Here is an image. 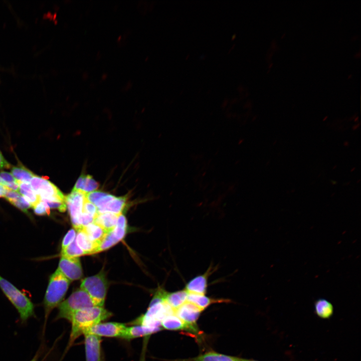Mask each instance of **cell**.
I'll return each instance as SVG.
<instances>
[{"label": "cell", "instance_id": "6da1fadb", "mask_svg": "<svg viewBox=\"0 0 361 361\" xmlns=\"http://www.w3.org/2000/svg\"><path fill=\"white\" fill-rule=\"evenodd\" d=\"M112 315V312L104 307L98 306L86 308L75 313L70 321L71 332L65 353L80 336L84 335L91 327L108 319Z\"/></svg>", "mask_w": 361, "mask_h": 361}, {"label": "cell", "instance_id": "7a4b0ae2", "mask_svg": "<svg viewBox=\"0 0 361 361\" xmlns=\"http://www.w3.org/2000/svg\"><path fill=\"white\" fill-rule=\"evenodd\" d=\"M70 283V281L58 269L50 277L43 301L45 313L44 328L51 312L63 301Z\"/></svg>", "mask_w": 361, "mask_h": 361}, {"label": "cell", "instance_id": "3957f363", "mask_svg": "<svg viewBox=\"0 0 361 361\" xmlns=\"http://www.w3.org/2000/svg\"><path fill=\"white\" fill-rule=\"evenodd\" d=\"M0 288L17 310L22 323H25L30 318L35 316L34 305L30 298L1 275Z\"/></svg>", "mask_w": 361, "mask_h": 361}, {"label": "cell", "instance_id": "277c9868", "mask_svg": "<svg viewBox=\"0 0 361 361\" xmlns=\"http://www.w3.org/2000/svg\"><path fill=\"white\" fill-rule=\"evenodd\" d=\"M94 306L96 305L88 294L80 288L59 305L58 313L55 320L64 319L70 322L75 313Z\"/></svg>", "mask_w": 361, "mask_h": 361}, {"label": "cell", "instance_id": "5b68a950", "mask_svg": "<svg viewBox=\"0 0 361 361\" xmlns=\"http://www.w3.org/2000/svg\"><path fill=\"white\" fill-rule=\"evenodd\" d=\"M80 288L85 291L96 306L104 307L108 289V282L103 272L84 278Z\"/></svg>", "mask_w": 361, "mask_h": 361}, {"label": "cell", "instance_id": "8992f818", "mask_svg": "<svg viewBox=\"0 0 361 361\" xmlns=\"http://www.w3.org/2000/svg\"><path fill=\"white\" fill-rule=\"evenodd\" d=\"M30 184L34 191L45 202H66L60 190L47 178L35 175Z\"/></svg>", "mask_w": 361, "mask_h": 361}, {"label": "cell", "instance_id": "52a82bcc", "mask_svg": "<svg viewBox=\"0 0 361 361\" xmlns=\"http://www.w3.org/2000/svg\"><path fill=\"white\" fill-rule=\"evenodd\" d=\"M127 227L126 219L122 214H121L118 216L115 227L107 233L100 243L96 253L109 249L122 240L126 233Z\"/></svg>", "mask_w": 361, "mask_h": 361}, {"label": "cell", "instance_id": "ba28073f", "mask_svg": "<svg viewBox=\"0 0 361 361\" xmlns=\"http://www.w3.org/2000/svg\"><path fill=\"white\" fill-rule=\"evenodd\" d=\"M85 194L74 191L65 197L66 206L67 205L69 214L73 228L77 231L79 229L78 220L82 215L83 206L85 200Z\"/></svg>", "mask_w": 361, "mask_h": 361}, {"label": "cell", "instance_id": "9c48e42d", "mask_svg": "<svg viewBox=\"0 0 361 361\" xmlns=\"http://www.w3.org/2000/svg\"><path fill=\"white\" fill-rule=\"evenodd\" d=\"M126 326L125 324L121 322H102L91 327L87 333L100 337L121 338Z\"/></svg>", "mask_w": 361, "mask_h": 361}, {"label": "cell", "instance_id": "30bf717a", "mask_svg": "<svg viewBox=\"0 0 361 361\" xmlns=\"http://www.w3.org/2000/svg\"><path fill=\"white\" fill-rule=\"evenodd\" d=\"M58 269L70 281L78 280L83 276L82 268L79 257L61 256Z\"/></svg>", "mask_w": 361, "mask_h": 361}, {"label": "cell", "instance_id": "8fae6325", "mask_svg": "<svg viewBox=\"0 0 361 361\" xmlns=\"http://www.w3.org/2000/svg\"><path fill=\"white\" fill-rule=\"evenodd\" d=\"M84 336L86 361H104L101 337L90 333H86Z\"/></svg>", "mask_w": 361, "mask_h": 361}, {"label": "cell", "instance_id": "7c38bea8", "mask_svg": "<svg viewBox=\"0 0 361 361\" xmlns=\"http://www.w3.org/2000/svg\"><path fill=\"white\" fill-rule=\"evenodd\" d=\"M202 311L193 304L186 301L175 310L174 313L186 324L198 328L196 322Z\"/></svg>", "mask_w": 361, "mask_h": 361}, {"label": "cell", "instance_id": "4fadbf2b", "mask_svg": "<svg viewBox=\"0 0 361 361\" xmlns=\"http://www.w3.org/2000/svg\"><path fill=\"white\" fill-rule=\"evenodd\" d=\"M161 327H148L142 325H131L126 326L121 338L127 340L147 337L161 330Z\"/></svg>", "mask_w": 361, "mask_h": 361}, {"label": "cell", "instance_id": "5bb4252c", "mask_svg": "<svg viewBox=\"0 0 361 361\" xmlns=\"http://www.w3.org/2000/svg\"><path fill=\"white\" fill-rule=\"evenodd\" d=\"M126 203L125 197H116L109 195L98 213H111L116 215L122 214Z\"/></svg>", "mask_w": 361, "mask_h": 361}, {"label": "cell", "instance_id": "9a60e30c", "mask_svg": "<svg viewBox=\"0 0 361 361\" xmlns=\"http://www.w3.org/2000/svg\"><path fill=\"white\" fill-rule=\"evenodd\" d=\"M210 270L209 269L204 274L197 276L191 279L187 284L185 290L188 293L205 295L207 291Z\"/></svg>", "mask_w": 361, "mask_h": 361}, {"label": "cell", "instance_id": "2e32d148", "mask_svg": "<svg viewBox=\"0 0 361 361\" xmlns=\"http://www.w3.org/2000/svg\"><path fill=\"white\" fill-rule=\"evenodd\" d=\"M162 328L169 330H186L195 333L198 332V328H194L185 323L174 313L165 317L161 322Z\"/></svg>", "mask_w": 361, "mask_h": 361}, {"label": "cell", "instance_id": "e0dca14e", "mask_svg": "<svg viewBox=\"0 0 361 361\" xmlns=\"http://www.w3.org/2000/svg\"><path fill=\"white\" fill-rule=\"evenodd\" d=\"M187 301L193 304L203 311L213 303L228 302V300L216 299L207 297L205 295L188 293Z\"/></svg>", "mask_w": 361, "mask_h": 361}, {"label": "cell", "instance_id": "ac0fdd59", "mask_svg": "<svg viewBox=\"0 0 361 361\" xmlns=\"http://www.w3.org/2000/svg\"><path fill=\"white\" fill-rule=\"evenodd\" d=\"M99 184L90 175H81L77 179L72 191L81 192L85 194L95 191Z\"/></svg>", "mask_w": 361, "mask_h": 361}, {"label": "cell", "instance_id": "d6986e66", "mask_svg": "<svg viewBox=\"0 0 361 361\" xmlns=\"http://www.w3.org/2000/svg\"><path fill=\"white\" fill-rule=\"evenodd\" d=\"M119 215L111 213H98L94 222L101 226L107 232L112 230L116 226Z\"/></svg>", "mask_w": 361, "mask_h": 361}, {"label": "cell", "instance_id": "ffe728a7", "mask_svg": "<svg viewBox=\"0 0 361 361\" xmlns=\"http://www.w3.org/2000/svg\"><path fill=\"white\" fill-rule=\"evenodd\" d=\"M77 231L76 242L85 254L96 253L98 245L91 241L82 230L80 229Z\"/></svg>", "mask_w": 361, "mask_h": 361}, {"label": "cell", "instance_id": "44dd1931", "mask_svg": "<svg viewBox=\"0 0 361 361\" xmlns=\"http://www.w3.org/2000/svg\"><path fill=\"white\" fill-rule=\"evenodd\" d=\"M81 229L85 233L91 241L97 244L98 246L107 233H108L101 226L94 222L83 227Z\"/></svg>", "mask_w": 361, "mask_h": 361}, {"label": "cell", "instance_id": "7402d4cb", "mask_svg": "<svg viewBox=\"0 0 361 361\" xmlns=\"http://www.w3.org/2000/svg\"><path fill=\"white\" fill-rule=\"evenodd\" d=\"M237 357L211 351L194 358L177 361H237Z\"/></svg>", "mask_w": 361, "mask_h": 361}, {"label": "cell", "instance_id": "603a6c76", "mask_svg": "<svg viewBox=\"0 0 361 361\" xmlns=\"http://www.w3.org/2000/svg\"><path fill=\"white\" fill-rule=\"evenodd\" d=\"M188 294L185 289L167 292L164 301L174 311L187 301Z\"/></svg>", "mask_w": 361, "mask_h": 361}, {"label": "cell", "instance_id": "cb8c5ba5", "mask_svg": "<svg viewBox=\"0 0 361 361\" xmlns=\"http://www.w3.org/2000/svg\"><path fill=\"white\" fill-rule=\"evenodd\" d=\"M314 310L316 315L323 319L330 318L333 313V306L328 300L320 298L314 303Z\"/></svg>", "mask_w": 361, "mask_h": 361}, {"label": "cell", "instance_id": "d4e9b609", "mask_svg": "<svg viewBox=\"0 0 361 361\" xmlns=\"http://www.w3.org/2000/svg\"><path fill=\"white\" fill-rule=\"evenodd\" d=\"M18 183L19 193L30 203L32 208L41 200L40 197L34 191L30 183L20 182Z\"/></svg>", "mask_w": 361, "mask_h": 361}, {"label": "cell", "instance_id": "484cf974", "mask_svg": "<svg viewBox=\"0 0 361 361\" xmlns=\"http://www.w3.org/2000/svg\"><path fill=\"white\" fill-rule=\"evenodd\" d=\"M11 173L17 181L29 183L35 175L31 171L23 165L13 167Z\"/></svg>", "mask_w": 361, "mask_h": 361}, {"label": "cell", "instance_id": "4316f807", "mask_svg": "<svg viewBox=\"0 0 361 361\" xmlns=\"http://www.w3.org/2000/svg\"><path fill=\"white\" fill-rule=\"evenodd\" d=\"M86 255L85 252L78 246L75 239L64 250L61 251V256L69 258L79 257Z\"/></svg>", "mask_w": 361, "mask_h": 361}, {"label": "cell", "instance_id": "83f0119b", "mask_svg": "<svg viewBox=\"0 0 361 361\" xmlns=\"http://www.w3.org/2000/svg\"><path fill=\"white\" fill-rule=\"evenodd\" d=\"M10 203L27 214H28V210L32 208L30 203L21 195Z\"/></svg>", "mask_w": 361, "mask_h": 361}, {"label": "cell", "instance_id": "f1b7e54d", "mask_svg": "<svg viewBox=\"0 0 361 361\" xmlns=\"http://www.w3.org/2000/svg\"><path fill=\"white\" fill-rule=\"evenodd\" d=\"M32 208L34 213L39 216L48 215L50 213L49 207L45 201L41 200L34 205Z\"/></svg>", "mask_w": 361, "mask_h": 361}, {"label": "cell", "instance_id": "f546056e", "mask_svg": "<svg viewBox=\"0 0 361 361\" xmlns=\"http://www.w3.org/2000/svg\"><path fill=\"white\" fill-rule=\"evenodd\" d=\"M76 234V231L74 228L70 229L67 233L62 240L61 244V251L64 250L75 240Z\"/></svg>", "mask_w": 361, "mask_h": 361}, {"label": "cell", "instance_id": "4dcf8cb0", "mask_svg": "<svg viewBox=\"0 0 361 361\" xmlns=\"http://www.w3.org/2000/svg\"><path fill=\"white\" fill-rule=\"evenodd\" d=\"M82 212L83 213L93 217L94 218L98 214V211L96 206L86 200V198L83 206Z\"/></svg>", "mask_w": 361, "mask_h": 361}, {"label": "cell", "instance_id": "1f68e13d", "mask_svg": "<svg viewBox=\"0 0 361 361\" xmlns=\"http://www.w3.org/2000/svg\"><path fill=\"white\" fill-rule=\"evenodd\" d=\"M0 177L3 182V185L16 182L17 179L14 177L11 173L6 171H2L0 172Z\"/></svg>", "mask_w": 361, "mask_h": 361}, {"label": "cell", "instance_id": "d6a6232c", "mask_svg": "<svg viewBox=\"0 0 361 361\" xmlns=\"http://www.w3.org/2000/svg\"><path fill=\"white\" fill-rule=\"evenodd\" d=\"M10 167V164L5 159L0 152V169L9 168Z\"/></svg>", "mask_w": 361, "mask_h": 361}, {"label": "cell", "instance_id": "836d02e7", "mask_svg": "<svg viewBox=\"0 0 361 361\" xmlns=\"http://www.w3.org/2000/svg\"><path fill=\"white\" fill-rule=\"evenodd\" d=\"M7 189L5 186L0 183V198L4 197Z\"/></svg>", "mask_w": 361, "mask_h": 361}, {"label": "cell", "instance_id": "e575fe53", "mask_svg": "<svg viewBox=\"0 0 361 361\" xmlns=\"http://www.w3.org/2000/svg\"><path fill=\"white\" fill-rule=\"evenodd\" d=\"M39 353L37 352L36 353L35 356L33 357V358L30 361H37L39 358Z\"/></svg>", "mask_w": 361, "mask_h": 361}, {"label": "cell", "instance_id": "d590c367", "mask_svg": "<svg viewBox=\"0 0 361 361\" xmlns=\"http://www.w3.org/2000/svg\"><path fill=\"white\" fill-rule=\"evenodd\" d=\"M237 361H257V360L243 359V358H240L237 357Z\"/></svg>", "mask_w": 361, "mask_h": 361}, {"label": "cell", "instance_id": "8d00e7d4", "mask_svg": "<svg viewBox=\"0 0 361 361\" xmlns=\"http://www.w3.org/2000/svg\"><path fill=\"white\" fill-rule=\"evenodd\" d=\"M0 183L3 184V180H2V179H1V177H0Z\"/></svg>", "mask_w": 361, "mask_h": 361}]
</instances>
